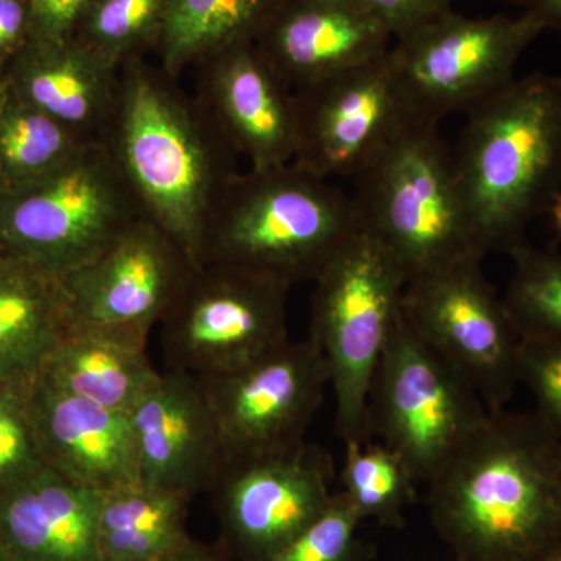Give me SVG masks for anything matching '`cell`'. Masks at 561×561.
<instances>
[{"label":"cell","instance_id":"cell-1","mask_svg":"<svg viewBox=\"0 0 561 561\" xmlns=\"http://www.w3.org/2000/svg\"><path fill=\"white\" fill-rule=\"evenodd\" d=\"M427 486L456 561H535L561 541V442L535 413H491Z\"/></svg>","mask_w":561,"mask_h":561},{"label":"cell","instance_id":"cell-2","mask_svg":"<svg viewBox=\"0 0 561 561\" xmlns=\"http://www.w3.org/2000/svg\"><path fill=\"white\" fill-rule=\"evenodd\" d=\"M103 142L144 214L201 265L206 219L241 158L213 114L160 65L133 58Z\"/></svg>","mask_w":561,"mask_h":561},{"label":"cell","instance_id":"cell-3","mask_svg":"<svg viewBox=\"0 0 561 561\" xmlns=\"http://www.w3.org/2000/svg\"><path fill=\"white\" fill-rule=\"evenodd\" d=\"M453 157L483 256L526 243L561 192V77L531 73L479 103Z\"/></svg>","mask_w":561,"mask_h":561},{"label":"cell","instance_id":"cell-4","mask_svg":"<svg viewBox=\"0 0 561 561\" xmlns=\"http://www.w3.org/2000/svg\"><path fill=\"white\" fill-rule=\"evenodd\" d=\"M359 231L351 195L294 161L232 176L214 203L201 265L239 268L294 286L316 280Z\"/></svg>","mask_w":561,"mask_h":561},{"label":"cell","instance_id":"cell-5","mask_svg":"<svg viewBox=\"0 0 561 561\" xmlns=\"http://www.w3.org/2000/svg\"><path fill=\"white\" fill-rule=\"evenodd\" d=\"M353 180L359 230L389 251L408 283L483 260L437 125L415 122Z\"/></svg>","mask_w":561,"mask_h":561},{"label":"cell","instance_id":"cell-6","mask_svg":"<svg viewBox=\"0 0 561 561\" xmlns=\"http://www.w3.org/2000/svg\"><path fill=\"white\" fill-rule=\"evenodd\" d=\"M146 216L103 140L41 179L0 194V253L62 276Z\"/></svg>","mask_w":561,"mask_h":561},{"label":"cell","instance_id":"cell-7","mask_svg":"<svg viewBox=\"0 0 561 561\" xmlns=\"http://www.w3.org/2000/svg\"><path fill=\"white\" fill-rule=\"evenodd\" d=\"M313 283L309 339L330 371L335 430L343 443L367 442L368 393L408 279L389 251L359 230Z\"/></svg>","mask_w":561,"mask_h":561},{"label":"cell","instance_id":"cell-8","mask_svg":"<svg viewBox=\"0 0 561 561\" xmlns=\"http://www.w3.org/2000/svg\"><path fill=\"white\" fill-rule=\"evenodd\" d=\"M491 412L481 394L401 316L373 376L368 435L398 454L416 483L430 482Z\"/></svg>","mask_w":561,"mask_h":561},{"label":"cell","instance_id":"cell-9","mask_svg":"<svg viewBox=\"0 0 561 561\" xmlns=\"http://www.w3.org/2000/svg\"><path fill=\"white\" fill-rule=\"evenodd\" d=\"M542 32L526 11L474 20L451 9L398 39L390 60L416 121L438 125L512 83L516 62Z\"/></svg>","mask_w":561,"mask_h":561},{"label":"cell","instance_id":"cell-10","mask_svg":"<svg viewBox=\"0 0 561 561\" xmlns=\"http://www.w3.org/2000/svg\"><path fill=\"white\" fill-rule=\"evenodd\" d=\"M289 290L287 284L239 268L198 265L161 321L169 370L213 378L286 345Z\"/></svg>","mask_w":561,"mask_h":561},{"label":"cell","instance_id":"cell-11","mask_svg":"<svg viewBox=\"0 0 561 561\" xmlns=\"http://www.w3.org/2000/svg\"><path fill=\"white\" fill-rule=\"evenodd\" d=\"M481 262H459L409 280L402 316L493 413L504 411L519 386L522 335L504 300L483 276Z\"/></svg>","mask_w":561,"mask_h":561},{"label":"cell","instance_id":"cell-12","mask_svg":"<svg viewBox=\"0 0 561 561\" xmlns=\"http://www.w3.org/2000/svg\"><path fill=\"white\" fill-rule=\"evenodd\" d=\"M198 379L227 465L301 445L330 386V371L308 337L289 341L241 370Z\"/></svg>","mask_w":561,"mask_h":561},{"label":"cell","instance_id":"cell-13","mask_svg":"<svg viewBox=\"0 0 561 561\" xmlns=\"http://www.w3.org/2000/svg\"><path fill=\"white\" fill-rule=\"evenodd\" d=\"M297 151L294 162L321 179H354L402 131L415 114L382 57L294 90Z\"/></svg>","mask_w":561,"mask_h":561},{"label":"cell","instance_id":"cell-14","mask_svg":"<svg viewBox=\"0 0 561 561\" xmlns=\"http://www.w3.org/2000/svg\"><path fill=\"white\" fill-rule=\"evenodd\" d=\"M198 265L147 216L87 264L62 276L70 327L114 332L140 343L161 323Z\"/></svg>","mask_w":561,"mask_h":561},{"label":"cell","instance_id":"cell-15","mask_svg":"<svg viewBox=\"0 0 561 561\" xmlns=\"http://www.w3.org/2000/svg\"><path fill=\"white\" fill-rule=\"evenodd\" d=\"M334 465L302 442L286 451L227 463L217 481L221 529L242 561H272L327 511Z\"/></svg>","mask_w":561,"mask_h":561},{"label":"cell","instance_id":"cell-16","mask_svg":"<svg viewBox=\"0 0 561 561\" xmlns=\"http://www.w3.org/2000/svg\"><path fill=\"white\" fill-rule=\"evenodd\" d=\"M195 98L213 114L250 169L279 168L297 151L294 90L254 41L232 44L197 66Z\"/></svg>","mask_w":561,"mask_h":561},{"label":"cell","instance_id":"cell-17","mask_svg":"<svg viewBox=\"0 0 561 561\" xmlns=\"http://www.w3.org/2000/svg\"><path fill=\"white\" fill-rule=\"evenodd\" d=\"M139 481L194 496L224 470L216 421L201 379L168 370L131 409Z\"/></svg>","mask_w":561,"mask_h":561},{"label":"cell","instance_id":"cell-18","mask_svg":"<svg viewBox=\"0 0 561 561\" xmlns=\"http://www.w3.org/2000/svg\"><path fill=\"white\" fill-rule=\"evenodd\" d=\"M389 28L351 0H286L257 36V49L291 90L376 60Z\"/></svg>","mask_w":561,"mask_h":561},{"label":"cell","instance_id":"cell-19","mask_svg":"<svg viewBox=\"0 0 561 561\" xmlns=\"http://www.w3.org/2000/svg\"><path fill=\"white\" fill-rule=\"evenodd\" d=\"M32 411L44 467L98 493L140 482L128 413L50 389L36 378Z\"/></svg>","mask_w":561,"mask_h":561},{"label":"cell","instance_id":"cell-20","mask_svg":"<svg viewBox=\"0 0 561 561\" xmlns=\"http://www.w3.org/2000/svg\"><path fill=\"white\" fill-rule=\"evenodd\" d=\"M3 83L84 140H103L121 91V69L76 38L28 39L3 66Z\"/></svg>","mask_w":561,"mask_h":561},{"label":"cell","instance_id":"cell-21","mask_svg":"<svg viewBox=\"0 0 561 561\" xmlns=\"http://www.w3.org/2000/svg\"><path fill=\"white\" fill-rule=\"evenodd\" d=\"M102 493L43 467L0 491V537L11 561H101Z\"/></svg>","mask_w":561,"mask_h":561},{"label":"cell","instance_id":"cell-22","mask_svg":"<svg viewBox=\"0 0 561 561\" xmlns=\"http://www.w3.org/2000/svg\"><path fill=\"white\" fill-rule=\"evenodd\" d=\"M146 343L94 328L69 327L36 379L50 389L130 413L160 379Z\"/></svg>","mask_w":561,"mask_h":561},{"label":"cell","instance_id":"cell-23","mask_svg":"<svg viewBox=\"0 0 561 561\" xmlns=\"http://www.w3.org/2000/svg\"><path fill=\"white\" fill-rule=\"evenodd\" d=\"M69 327L62 278L0 253V382L35 378Z\"/></svg>","mask_w":561,"mask_h":561},{"label":"cell","instance_id":"cell-24","mask_svg":"<svg viewBox=\"0 0 561 561\" xmlns=\"http://www.w3.org/2000/svg\"><path fill=\"white\" fill-rule=\"evenodd\" d=\"M179 491L142 482L102 493L99 512L101 561H168L191 540L187 502Z\"/></svg>","mask_w":561,"mask_h":561},{"label":"cell","instance_id":"cell-25","mask_svg":"<svg viewBox=\"0 0 561 561\" xmlns=\"http://www.w3.org/2000/svg\"><path fill=\"white\" fill-rule=\"evenodd\" d=\"M286 0H169L157 55L173 79L232 44L256 41Z\"/></svg>","mask_w":561,"mask_h":561},{"label":"cell","instance_id":"cell-26","mask_svg":"<svg viewBox=\"0 0 561 561\" xmlns=\"http://www.w3.org/2000/svg\"><path fill=\"white\" fill-rule=\"evenodd\" d=\"M81 139L60 122L18 99L3 83L0 92V194L47 175L68 161Z\"/></svg>","mask_w":561,"mask_h":561},{"label":"cell","instance_id":"cell-27","mask_svg":"<svg viewBox=\"0 0 561 561\" xmlns=\"http://www.w3.org/2000/svg\"><path fill=\"white\" fill-rule=\"evenodd\" d=\"M341 490L364 522L400 529L416 496V481L404 461L381 442H346Z\"/></svg>","mask_w":561,"mask_h":561},{"label":"cell","instance_id":"cell-28","mask_svg":"<svg viewBox=\"0 0 561 561\" xmlns=\"http://www.w3.org/2000/svg\"><path fill=\"white\" fill-rule=\"evenodd\" d=\"M169 0H95L76 39L103 61L121 69L157 50Z\"/></svg>","mask_w":561,"mask_h":561},{"label":"cell","instance_id":"cell-29","mask_svg":"<svg viewBox=\"0 0 561 561\" xmlns=\"http://www.w3.org/2000/svg\"><path fill=\"white\" fill-rule=\"evenodd\" d=\"M512 278L502 300L522 337L561 342V254L529 243L511 253Z\"/></svg>","mask_w":561,"mask_h":561},{"label":"cell","instance_id":"cell-30","mask_svg":"<svg viewBox=\"0 0 561 561\" xmlns=\"http://www.w3.org/2000/svg\"><path fill=\"white\" fill-rule=\"evenodd\" d=\"M35 378L0 382V491L44 467L32 411Z\"/></svg>","mask_w":561,"mask_h":561},{"label":"cell","instance_id":"cell-31","mask_svg":"<svg viewBox=\"0 0 561 561\" xmlns=\"http://www.w3.org/2000/svg\"><path fill=\"white\" fill-rule=\"evenodd\" d=\"M362 523L359 512L337 491L327 511L272 561H362Z\"/></svg>","mask_w":561,"mask_h":561},{"label":"cell","instance_id":"cell-32","mask_svg":"<svg viewBox=\"0 0 561 561\" xmlns=\"http://www.w3.org/2000/svg\"><path fill=\"white\" fill-rule=\"evenodd\" d=\"M519 383L534 397L538 416L561 442V342L522 337Z\"/></svg>","mask_w":561,"mask_h":561},{"label":"cell","instance_id":"cell-33","mask_svg":"<svg viewBox=\"0 0 561 561\" xmlns=\"http://www.w3.org/2000/svg\"><path fill=\"white\" fill-rule=\"evenodd\" d=\"M400 39L438 14L451 10L453 0H351Z\"/></svg>","mask_w":561,"mask_h":561},{"label":"cell","instance_id":"cell-34","mask_svg":"<svg viewBox=\"0 0 561 561\" xmlns=\"http://www.w3.org/2000/svg\"><path fill=\"white\" fill-rule=\"evenodd\" d=\"M95 0H35L31 5V39L76 38Z\"/></svg>","mask_w":561,"mask_h":561},{"label":"cell","instance_id":"cell-35","mask_svg":"<svg viewBox=\"0 0 561 561\" xmlns=\"http://www.w3.org/2000/svg\"><path fill=\"white\" fill-rule=\"evenodd\" d=\"M31 39V5L22 0H0V66Z\"/></svg>","mask_w":561,"mask_h":561},{"label":"cell","instance_id":"cell-36","mask_svg":"<svg viewBox=\"0 0 561 561\" xmlns=\"http://www.w3.org/2000/svg\"><path fill=\"white\" fill-rule=\"evenodd\" d=\"M513 3L538 18L546 25V31L552 28L561 33V0H513Z\"/></svg>","mask_w":561,"mask_h":561},{"label":"cell","instance_id":"cell-37","mask_svg":"<svg viewBox=\"0 0 561 561\" xmlns=\"http://www.w3.org/2000/svg\"><path fill=\"white\" fill-rule=\"evenodd\" d=\"M168 561H228L219 553L210 551L205 546L198 545L195 541H187L179 552L173 553Z\"/></svg>","mask_w":561,"mask_h":561},{"label":"cell","instance_id":"cell-38","mask_svg":"<svg viewBox=\"0 0 561 561\" xmlns=\"http://www.w3.org/2000/svg\"><path fill=\"white\" fill-rule=\"evenodd\" d=\"M548 213L551 214L553 228H556L557 232L561 236V192L553 198Z\"/></svg>","mask_w":561,"mask_h":561},{"label":"cell","instance_id":"cell-39","mask_svg":"<svg viewBox=\"0 0 561 561\" xmlns=\"http://www.w3.org/2000/svg\"><path fill=\"white\" fill-rule=\"evenodd\" d=\"M535 561H561V541Z\"/></svg>","mask_w":561,"mask_h":561},{"label":"cell","instance_id":"cell-40","mask_svg":"<svg viewBox=\"0 0 561 561\" xmlns=\"http://www.w3.org/2000/svg\"><path fill=\"white\" fill-rule=\"evenodd\" d=\"M0 561H11L10 553L7 551V546L2 537H0Z\"/></svg>","mask_w":561,"mask_h":561},{"label":"cell","instance_id":"cell-41","mask_svg":"<svg viewBox=\"0 0 561 561\" xmlns=\"http://www.w3.org/2000/svg\"><path fill=\"white\" fill-rule=\"evenodd\" d=\"M3 88V68L0 66V92H2Z\"/></svg>","mask_w":561,"mask_h":561},{"label":"cell","instance_id":"cell-42","mask_svg":"<svg viewBox=\"0 0 561 561\" xmlns=\"http://www.w3.org/2000/svg\"><path fill=\"white\" fill-rule=\"evenodd\" d=\"M22 2L28 3V5H32V3L35 2V0H22Z\"/></svg>","mask_w":561,"mask_h":561}]
</instances>
